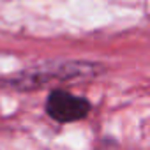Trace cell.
Returning a JSON list of instances; mask_svg holds the SVG:
<instances>
[{
    "mask_svg": "<svg viewBox=\"0 0 150 150\" xmlns=\"http://www.w3.org/2000/svg\"><path fill=\"white\" fill-rule=\"evenodd\" d=\"M96 72L94 64L83 62H65V64H53L46 67H37L34 71H25L18 78L11 80V83L18 88H42V85L55 81V80H74L81 76H90Z\"/></svg>",
    "mask_w": 150,
    "mask_h": 150,
    "instance_id": "obj_1",
    "label": "cell"
},
{
    "mask_svg": "<svg viewBox=\"0 0 150 150\" xmlns=\"http://www.w3.org/2000/svg\"><path fill=\"white\" fill-rule=\"evenodd\" d=\"M88 111H90V103L85 97H78L60 88L53 90L46 101V113L60 124L81 120L88 115Z\"/></svg>",
    "mask_w": 150,
    "mask_h": 150,
    "instance_id": "obj_2",
    "label": "cell"
}]
</instances>
